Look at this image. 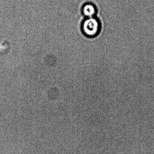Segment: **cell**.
Instances as JSON below:
<instances>
[{
  "instance_id": "obj_1",
  "label": "cell",
  "mask_w": 154,
  "mask_h": 154,
  "mask_svg": "<svg viewBox=\"0 0 154 154\" xmlns=\"http://www.w3.org/2000/svg\"><path fill=\"white\" fill-rule=\"evenodd\" d=\"M82 29L85 35L88 36H95L100 30L99 22L94 17L88 18L82 24Z\"/></svg>"
},
{
  "instance_id": "obj_2",
  "label": "cell",
  "mask_w": 154,
  "mask_h": 154,
  "mask_svg": "<svg viewBox=\"0 0 154 154\" xmlns=\"http://www.w3.org/2000/svg\"><path fill=\"white\" fill-rule=\"evenodd\" d=\"M83 13L88 18L94 17L96 13V10L94 6L91 4H87L83 7Z\"/></svg>"
}]
</instances>
